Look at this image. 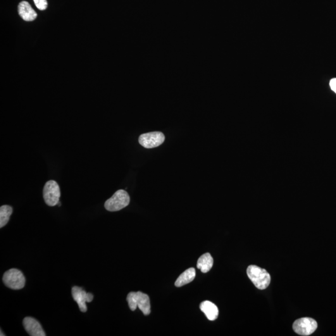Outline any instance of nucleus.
Masks as SVG:
<instances>
[{"instance_id": "14", "label": "nucleus", "mask_w": 336, "mask_h": 336, "mask_svg": "<svg viewBox=\"0 0 336 336\" xmlns=\"http://www.w3.org/2000/svg\"><path fill=\"white\" fill-rule=\"evenodd\" d=\"M13 213V208L8 205L0 207V228H3L8 223L9 218Z\"/></svg>"}, {"instance_id": "12", "label": "nucleus", "mask_w": 336, "mask_h": 336, "mask_svg": "<svg viewBox=\"0 0 336 336\" xmlns=\"http://www.w3.org/2000/svg\"><path fill=\"white\" fill-rule=\"evenodd\" d=\"M214 260L209 253H206L200 257L197 261V267L203 273L209 272L213 268Z\"/></svg>"}, {"instance_id": "1", "label": "nucleus", "mask_w": 336, "mask_h": 336, "mask_svg": "<svg viewBox=\"0 0 336 336\" xmlns=\"http://www.w3.org/2000/svg\"><path fill=\"white\" fill-rule=\"evenodd\" d=\"M247 273L250 280L259 290L266 289L270 285V274L264 269L256 265H250L247 268Z\"/></svg>"}, {"instance_id": "2", "label": "nucleus", "mask_w": 336, "mask_h": 336, "mask_svg": "<svg viewBox=\"0 0 336 336\" xmlns=\"http://www.w3.org/2000/svg\"><path fill=\"white\" fill-rule=\"evenodd\" d=\"M127 300L131 310L135 311L138 307L145 316L149 315L151 313L149 298L147 294L141 292H130Z\"/></svg>"}, {"instance_id": "6", "label": "nucleus", "mask_w": 336, "mask_h": 336, "mask_svg": "<svg viewBox=\"0 0 336 336\" xmlns=\"http://www.w3.org/2000/svg\"><path fill=\"white\" fill-rule=\"evenodd\" d=\"M293 330L298 335L309 336L312 335L318 328V323L314 319L310 318H302L297 319L293 325Z\"/></svg>"}, {"instance_id": "3", "label": "nucleus", "mask_w": 336, "mask_h": 336, "mask_svg": "<svg viewBox=\"0 0 336 336\" xmlns=\"http://www.w3.org/2000/svg\"><path fill=\"white\" fill-rule=\"evenodd\" d=\"M130 201V196L127 192L125 190L120 189L107 200L105 203V208L111 212L120 211L128 206Z\"/></svg>"}, {"instance_id": "17", "label": "nucleus", "mask_w": 336, "mask_h": 336, "mask_svg": "<svg viewBox=\"0 0 336 336\" xmlns=\"http://www.w3.org/2000/svg\"><path fill=\"white\" fill-rule=\"evenodd\" d=\"M5 336V335H3V333H2V331L1 330V336Z\"/></svg>"}, {"instance_id": "13", "label": "nucleus", "mask_w": 336, "mask_h": 336, "mask_svg": "<svg viewBox=\"0 0 336 336\" xmlns=\"http://www.w3.org/2000/svg\"><path fill=\"white\" fill-rule=\"evenodd\" d=\"M195 277V270L194 268H190L186 270L185 272L181 274L175 282L176 287H181L183 286L188 284Z\"/></svg>"}, {"instance_id": "8", "label": "nucleus", "mask_w": 336, "mask_h": 336, "mask_svg": "<svg viewBox=\"0 0 336 336\" xmlns=\"http://www.w3.org/2000/svg\"><path fill=\"white\" fill-rule=\"evenodd\" d=\"M72 295L74 299L78 304L80 311L85 313L87 311L86 302H92L94 299L92 293H87L82 288L75 286L72 288Z\"/></svg>"}, {"instance_id": "9", "label": "nucleus", "mask_w": 336, "mask_h": 336, "mask_svg": "<svg viewBox=\"0 0 336 336\" xmlns=\"http://www.w3.org/2000/svg\"><path fill=\"white\" fill-rule=\"evenodd\" d=\"M23 326L26 332L32 336H45V333L39 322L32 317H26L23 319Z\"/></svg>"}, {"instance_id": "11", "label": "nucleus", "mask_w": 336, "mask_h": 336, "mask_svg": "<svg viewBox=\"0 0 336 336\" xmlns=\"http://www.w3.org/2000/svg\"><path fill=\"white\" fill-rule=\"evenodd\" d=\"M200 309L210 321L216 320L218 318L219 309L216 304L209 301L202 302Z\"/></svg>"}, {"instance_id": "16", "label": "nucleus", "mask_w": 336, "mask_h": 336, "mask_svg": "<svg viewBox=\"0 0 336 336\" xmlns=\"http://www.w3.org/2000/svg\"><path fill=\"white\" fill-rule=\"evenodd\" d=\"M330 87L331 90L336 94V78H333V79L330 81Z\"/></svg>"}, {"instance_id": "4", "label": "nucleus", "mask_w": 336, "mask_h": 336, "mask_svg": "<svg viewBox=\"0 0 336 336\" xmlns=\"http://www.w3.org/2000/svg\"><path fill=\"white\" fill-rule=\"evenodd\" d=\"M3 281L7 287L13 290H21L25 287L26 280L22 271L18 269L11 268L6 271Z\"/></svg>"}, {"instance_id": "15", "label": "nucleus", "mask_w": 336, "mask_h": 336, "mask_svg": "<svg viewBox=\"0 0 336 336\" xmlns=\"http://www.w3.org/2000/svg\"><path fill=\"white\" fill-rule=\"evenodd\" d=\"M36 6L40 10H45L47 7V0H34Z\"/></svg>"}, {"instance_id": "7", "label": "nucleus", "mask_w": 336, "mask_h": 336, "mask_svg": "<svg viewBox=\"0 0 336 336\" xmlns=\"http://www.w3.org/2000/svg\"><path fill=\"white\" fill-rule=\"evenodd\" d=\"M164 140L165 137L163 133L154 132L140 135L138 142L143 147L150 149L160 146L163 144Z\"/></svg>"}, {"instance_id": "5", "label": "nucleus", "mask_w": 336, "mask_h": 336, "mask_svg": "<svg viewBox=\"0 0 336 336\" xmlns=\"http://www.w3.org/2000/svg\"><path fill=\"white\" fill-rule=\"evenodd\" d=\"M61 197V190L56 181H47L43 189V197L45 202L49 206L58 205Z\"/></svg>"}, {"instance_id": "10", "label": "nucleus", "mask_w": 336, "mask_h": 336, "mask_svg": "<svg viewBox=\"0 0 336 336\" xmlns=\"http://www.w3.org/2000/svg\"><path fill=\"white\" fill-rule=\"evenodd\" d=\"M19 15L26 21H33L37 17V13L27 1H22L19 4Z\"/></svg>"}]
</instances>
